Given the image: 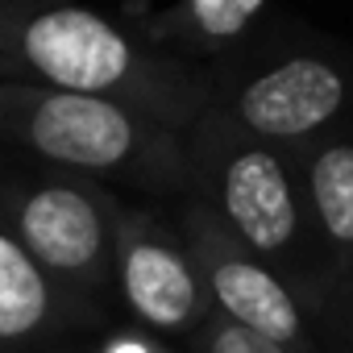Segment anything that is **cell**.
Listing matches in <instances>:
<instances>
[{
    "mask_svg": "<svg viewBox=\"0 0 353 353\" xmlns=\"http://www.w3.org/2000/svg\"><path fill=\"white\" fill-rule=\"evenodd\" d=\"M266 17L270 9L262 0H188V5H170V9L129 5L117 13V26L162 54L196 63V54L233 50Z\"/></svg>",
    "mask_w": 353,
    "mask_h": 353,
    "instance_id": "ba28073f",
    "label": "cell"
},
{
    "mask_svg": "<svg viewBox=\"0 0 353 353\" xmlns=\"http://www.w3.org/2000/svg\"><path fill=\"white\" fill-rule=\"evenodd\" d=\"M83 353H96V349H83Z\"/></svg>",
    "mask_w": 353,
    "mask_h": 353,
    "instance_id": "7c38bea8",
    "label": "cell"
},
{
    "mask_svg": "<svg viewBox=\"0 0 353 353\" xmlns=\"http://www.w3.org/2000/svg\"><path fill=\"white\" fill-rule=\"evenodd\" d=\"M0 83L96 96L192 137L212 112V75L162 54L88 9H30L0 0Z\"/></svg>",
    "mask_w": 353,
    "mask_h": 353,
    "instance_id": "6da1fadb",
    "label": "cell"
},
{
    "mask_svg": "<svg viewBox=\"0 0 353 353\" xmlns=\"http://www.w3.org/2000/svg\"><path fill=\"white\" fill-rule=\"evenodd\" d=\"M353 108V75L332 54H279L241 75H212V112L237 133L303 158Z\"/></svg>",
    "mask_w": 353,
    "mask_h": 353,
    "instance_id": "5b68a950",
    "label": "cell"
},
{
    "mask_svg": "<svg viewBox=\"0 0 353 353\" xmlns=\"http://www.w3.org/2000/svg\"><path fill=\"white\" fill-rule=\"evenodd\" d=\"M71 307L75 299L38 270L0 216V353L46 341L59 324H67Z\"/></svg>",
    "mask_w": 353,
    "mask_h": 353,
    "instance_id": "9c48e42d",
    "label": "cell"
},
{
    "mask_svg": "<svg viewBox=\"0 0 353 353\" xmlns=\"http://www.w3.org/2000/svg\"><path fill=\"white\" fill-rule=\"evenodd\" d=\"M188 141L196 170L192 200H200L312 312L320 291L332 287L336 266L316 237L299 158L237 133L216 112H208Z\"/></svg>",
    "mask_w": 353,
    "mask_h": 353,
    "instance_id": "7a4b0ae2",
    "label": "cell"
},
{
    "mask_svg": "<svg viewBox=\"0 0 353 353\" xmlns=\"http://www.w3.org/2000/svg\"><path fill=\"white\" fill-rule=\"evenodd\" d=\"M307 212L332 266H353V141L328 137L299 158Z\"/></svg>",
    "mask_w": 353,
    "mask_h": 353,
    "instance_id": "30bf717a",
    "label": "cell"
},
{
    "mask_svg": "<svg viewBox=\"0 0 353 353\" xmlns=\"http://www.w3.org/2000/svg\"><path fill=\"white\" fill-rule=\"evenodd\" d=\"M0 216L38 262V270L63 287L71 299L100 295L112 287L117 250V192L67 174V179H34L0 188Z\"/></svg>",
    "mask_w": 353,
    "mask_h": 353,
    "instance_id": "277c9868",
    "label": "cell"
},
{
    "mask_svg": "<svg viewBox=\"0 0 353 353\" xmlns=\"http://www.w3.org/2000/svg\"><path fill=\"white\" fill-rule=\"evenodd\" d=\"M196 341H200V353H287V349H279V345H270V341L237 328L233 320H225L216 312L200 324Z\"/></svg>",
    "mask_w": 353,
    "mask_h": 353,
    "instance_id": "8fae6325",
    "label": "cell"
},
{
    "mask_svg": "<svg viewBox=\"0 0 353 353\" xmlns=\"http://www.w3.org/2000/svg\"><path fill=\"white\" fill-rule=\"evenodd\" d=\"M179 233L192 250V262L208 287L216 316L287 353H324V336L303 299L266 262H258L200 200L183 204Z\"/></svg>",
    "mask_w": 353,
    "mask_h": 353,
    "instance_id": "8992f818",
    "label": "cell"
},
{
    "mask_svg": "<svg viewBox=\"0 0 353 353\" xmlns=\"http://www.w3.org/2000/svg\"><path fill=\"white\" fill-rule=\"evenodd\" d=\"M112 283L137 324L150 328V336H196L212 316L208 287L179 225H166L150 208L121 204Z\"/></svg>",
    "mask_w": 353,
    "mask_h": 353,
    "instance_id": "52a82bcc",
    "label": "cell"
},
{
    "mask_svg": "<svg viewBox=\"0 0 353 353\" xmlns=\"http://www.w3.org/2000/svg\"><path fill=\"white\" fill-rule=\"evenodd\" d=\"M0 137L92 183L112 179L145 196L183 200L196 192L192 141L183 133L96 96L0 83Z\"/></svg>",
    "mask_w": 353,
    "mask_h": 353,
    "instance_id": "3957f363",
    "label": "cell"
}]
</instances>
